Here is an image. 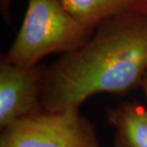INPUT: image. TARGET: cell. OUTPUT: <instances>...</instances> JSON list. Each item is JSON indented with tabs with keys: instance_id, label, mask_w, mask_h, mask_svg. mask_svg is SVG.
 <instances>
[{
	"instance_id": "cell-1",
	"label": "cell",
	"mask_w": 147,
	"mask_h": 147,
	"mask_svg": "<svg viewBox=\"0 0 147 147\" xmlns=\"http://www.w3.org/2000/svg\"><path fill=\"white\" fill-rule=\"evenodd\" d=\"M147 73V16L129 11L102 22L81 48L46 70L44 110L79 109L96 94L122 95Z\"/></svg>"
},
{
	"instance_id": "cell-2",
	"label": "cell",
	"mask_w": 147,
	"mask_h": 147,
	"mask_svg": "<svg viewBox=\"0 0 147 147\" xmlns=\"http://www.w3.org/2000/svg\"><path fill=\"white\" fill-rule=\"evenodd\" d=\"M95 30L81 25L60 0H29L21 28L3 58L31 67L52 54H71L81 48Z\"/></svg>"
},
{
	"instance_id": "cell-3",
	"label": "cell",
	"mask_w": 147,
	"mask_h": 147,
	"mask_svg": "<svg viewBox=\"0 0 147 147\" xmlns=\"http://www.w3.org/2000/svg\"><path fill=\"white\" fill-rule=\"evenodd\" d=\"M0 147H100L96 128L79 109L42 110L1 130Z\"/></svg>"
},
{
	"instance_id": "cell-4",
	"label": "cell",
	"mask_w": 147,
	"mask_h": 147,
	"mask_svg": "<svg viewBox=\"0 0 147 147\" xmlns=\"http://www.w3.org/2000/svg\"><path fill=\"white\" fill-rule=\"evenodd\" d=\"M47 68L0 62V128L44 110L41 96Z\"/></svg>"
},
{
	"instance_id": "cell-5",
	"label": "cell",
	"mask_w": 147,
	"mask_h": 147,
	"mask_svg": "<svg viewBox=\"0 0 147 147\" xmlns=\"http://www.w3.org/2000/svg\"><path fill=\"white\" fill-rule=\"evenodd\" d=\"M107 119L116 132L114 147H147V107L122 102L108 110Z\"/></svg>"
},
{
	"instance_id": "cell-6",
	"label": "cell",
	"mask_w": 147,
	"mask_h": 147,
	"mask_svg": "<svg viewBox=\"0 0 147 147\" xmlns=\"http://www.w3.org/2000/svg\"><path fill=\"white\" fill-rule=\"evenodd\" d=\"M65 10L85 27L96 30L102 22L132 11L130 0H60Z\"/></svg>"
},
{
	"instance_id": "cell-7",
	"label": "cell",
	"mask_w": 147,
	"mask_h": 147,
	"mask_svg": "<svg viewBox=\"0 0 147 147\" xmlns=\"http://www.w3.org/2000/svg\"><path fill=\"white\" fill-rule=\"evenodd\" d=\"M132 11L147 16V0H130Z\"/></svg>"
},
{
	"instance_id": "cell-8",
	"label": "cell",
	"mask_w": 147,
	"mask_h": 147,
	"mask_svg": "<svg viewBox=\"0 0 147 147\" xmlns=\"http://www.w3.org/2000/svg\"><path fill=\"white\" fill-rule=\"evenodd\" d=\"M11 3V0H0V8H1L2 16L7 22H9V18H10Z\"/></svg>"
},
{
	"instance_id": "cell-9",
	"label": "cell",
	"mask_w": 147,
	"mask_h": 147,
	"mask_svg": "<svg viewBox=\"0 0 147 147\" xmlns=\"http://www.w3.org/2000/svg\"><path fill=\"white\" fill-rule=\"evenodd\" d=\"M144 93V96H145V98H146V102H147V73L146 75L144 76V78L142 79V85H140Z\"/></svg>"
}]
</instances>
